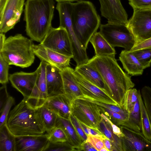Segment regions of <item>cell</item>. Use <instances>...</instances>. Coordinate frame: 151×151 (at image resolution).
Masks as SVG:
<instances>
[{"label": "cell", "mask_w": 151, "mask_h": 151, "mask_svg": "<svg viewBox=\"0 0 151 151\" xmlns=\"http://www.w3.org/2000/svg\"><path fill=\"white\" fill-rule=\"evenodd\" d=\"M14 98L9 96L2 109L0 110V127L6 123L10 112V110L12 106L14 104Z\"/></svg>", "instance_id": "obj_34"}, {"label": "cell", "mask_w": 151, "mask_h": 151, "mask_svg": "<svg viewBox=\"0 0 151 151\" xmlns=\"http://www.w3.org/2000/svg\"><path fill=\"white\" fill-rule=\"evenodd\" d=\"M55 1L58 2H73L74 1H78L80 0H55Z\"/></svg>", "instance_id": "obj_46"}, {"label": "cell", "mask_w": 151, "mask_h": 151, "mask_svg": "<svg viewBox=\"0 0 151 151\" xmlns=\"http://www.w3.org/2000/svg\"><path fill=\"white\" fill-rule=\"evenodd\" d=\"M71 110L78 121L89 127L100 131L99 125L103 118L99 105L80 97L71 102Z\"/></svg>", "instance_id": "obj_6"}, {"label": "cell", "mask_w": 151, "mask_h": 151, "mask_svg": "<svg viewBox=\"0 0 151 151\" xmlns=\"http://www.w3.org/2000/svg\"><path fill=\"white\" fill-rule=\"evenodd\" d=\"M5 125L15 137L38 136L44 134L36 109L23 99L9 112Z\"/></svg>", "instance_id": "obj_4"}, {"label": "cell", "mask_w": 151, "mask_h": 151, "mask_svg": "<svg viewBox=\"0 0 151 151\" xmlns=\"http://www.w3.org/2000/svg\"><path fill=\"white\" fill-rule=\"evenodd\" d=\"M38 69L31 73L23 71L14 73L9 76V80L12 86L20 92L26 100L31 96L35 86Z\"/></svg>", "instance_id": "obj_15"}, {"label": "cell", "mask_w": 151, "mask_h": 151, "mask_svg": "<svg viewBox=\"0 0 151 151\" xmlns=\"http://www.w3.org/2000/svg\"><path fill=\"white\" fill-rule=\"evenodd\" d=\"M129 4L133 9L151 10V0H128Z\"/></svg>", "instance_id": "obj_38"}, {"label": "cell", "mask_w": 151, "mask_h": 151, "mask_svg": "<svg viewBox=\"0 0 151 151\" xmlns=\"http://www.w3.org/2000/svg\"><path fill=\"white\" fill-rule=\"evenodd\" d=\"M40 44L58 53L73 58L70 40L66 29L64 27H52Z\"/></svg>", "instance_id": "obj_9"}, {"label": "cell", "mask_w": 151, "mask_h": 151, "mask_svg": "<svg viewBox=\"0 0 151 151\" xmlns=\"http://www.w3.org/2000/svg\"><path fill=\"white\" fill-rule=\"evenodd\" d=\"M119 58L128 74L134 76L142 74L145 68L132 52L125 50H122Z\"/></svg>", "instance_id": "obj_22"}, {"label": "cell", "mask_w": 151, "mask_h": 151, "mask_svg": "<svg viewBox=\"0 0 151 151\" xmlns=\"http://www.w3.org/2000/svg\"><path fill=\"white\" fill-rule=\"evenodd\" d=\"M102 138L91 135H88L86 141L90 143L97 151H100L101 149L106 147Z\"/></svg>", "instance_id": "obj_39"}, {"label": "cell", "mask_w": 151, "mask_h": 151, "mask_svg": "<svg viewBox=\"0 0 151 151\" xmlns=\"http://www.w3.org/2000/svg\"><path fill=\"white\" fill-rule=\"evenodd\" d=\"M34 53L41 61H44L60 70L70 66L72 57L67 56L46 47L41 44L33 45Z\"/></svg>", "instance_id": "obj_16"}, {"label": "cell", "mask_w": 151, "mask_h": 151, "mask_svg": "<svg viewBox=\"0 0 151 151\" xmlns=\"http://www.w3.org/2000/svg\"><path fill=\"white\" fill-rule=\"evenodd\" d=\"M102 139L105 146L109 151H114L113 146L111 141L106 137Z\"/></svg>", "instance_id": "obj_44"}, {"label": "cell", "mask_w": 151, "mask_h": 151, "mask_svg": "<svg viewBox=\"0 0 151 151\" xmlns=\"http://www.w3.org/2000/svg\"><path fill=\"white\" fill-rule=\"evenodd\" d=\"M73 73L77 84L84 95L83 96L106 104L119 106L105 91L86 80L75 70Z\"/></svg>", "instance_id": "obj_14"}, {"label": "cell", "mask_w": 151, "mask_h": 151, "mask_svg": "<svg viewBox=\"0 0 151 151\" xmlns=\"http://www.w3.org/2000/svg\"><path fill=\"white\" fill-rule=\"evenodd\" d=\"M88 62L98 70L109 90L110 96L123 108L127 92L132 88L135 84L130 76L119 65L115 55L100 57L95 55Z\"/></svg>", "instance_id": "obj_1"}, {"label": "cell", "mask_w": 151, "mask_h": 151, "mask_svg": "<svg viewBox=\"0 0 151 151\" xmlns=\"http://www.w3.org/2000/svg\"><path fill=\"white\" fill-rule=\"evenodd\" d=\"M99 32L112 47L130 50L136 44L135 38L126 25L107 23L101 24Z\"/></svg>", "instance_id": "obj_7"}, {"label": "cell", "mask_w": 151, "mask_h": 151, "mask_svg": "<svg viewBox=\"0 0 151 151\" xmlns=\"http://www.w3.org/2000/svg\"><path fill=\"white\" fill-rule=\"evenodd\" d=\"M32 41L20 34L9 36L0 50V55L9 65L28 67L35 59Z\"/></svg>", "instance_id": "obj_5"}, {"label": "cell", "mask_w": 151, "mask_h": 151, "mask_svg": "<svg viewBox=\"0 0 151 151\" xmlns=\"http://www.w3.org/2000/svg\"><path fill=\"white\" fill-rule=\"evenodd\" d=\"M90 42L94 48L96 56L100 57L115 55L114 47L109 44L99 32L93 34Z\"/></svg>", "instance_id": "obj_24"}, {"label": "cell", "mask_w": 151, "mask_h": 151, "mask_svg": "<svg viewBox=\"0 0 151 151\" xmlns=\"http://www.w3.org/2000/svg\"><path fill=\"white\" fill-rule=\"evenodd\" d=\"M46 70L47 97L64 94L61 70L48 64Z\"/></svg>", "instance_id": "obj_19"}, {"label": "cell", "mask_w": 151, "mask_h": 151, "mask_svg": "<svg viewBox=\"0 0 151 151\" xmlns=\"http://www.w3.org/2000/svg\"><path fill=\"white\" fill-rule=\"evenodd\" d=\"M146 48H151V38L136 43L131 51Z\"/></svg>", "instance_id": "obj_41"}, {"label": "cell", "mask_w": 151, "mask_h": 151, "mask_svg": "<svg viewBox=\"0 0 151 151\" xmlns=\"http://www.w3.org/2000/svg\"><path fill=\"white\" fill-rule=\"evenodd\" d=\"M24 0H6L0 11V33H5L20 21Z\"/></svg>", "instance_id": "obj_10"}, {"label": "cell", "mask_w": 151, "mask_h": 151, "mask_svg": "<svg viewBox=\"0 0 151 151\" xmlns=\"http://www.w3.org/2000/svg\"><path fill=\"white\" fill-rule=\"evenodd\" d=\"M106 122L110 126L112 132L115 134L120 138L124 136V135L120 127L113 123L110 119H109Z\"/></svg>", "instance_id": "obj_43"}, {"label": "cell", "mask_w": 151, "mask_h": 151, "mask_svg": "<svg viewBox=\"0 0 151 151\" xmlns=\"http://www.w3.org/2000/svg\"><path fill=\"white\" fill-rule=\"evenodd\" d=\"M6 39L4 33H0V50L2 48Z\"/></svg>", "instance_id": "obj_45"}, {"label": "cell", "mask_w": 151, "mask_h": 151, "mask_svg": "<svg viewBox=\"0 0 151 151\" xmlns=\"http://www.w3.org/2000/svg\"><path fill=\"white\" fill-rule=\"evenodd\" d=\"M6 0H0V11L2 9Z\"/></svg>", "instance_id": "obj_47"}, {"label": "cell", "mask_w": 151, "mask_h": 151, "mask_svg": "<svg viewBox=\"0 0 151 151\" xmlns=\"http://www.w3.org/2000/svg\"><path fill=\"white\" fill-rule=\"evenodd\" d=\"M45 151H73L72 147L68 143L65 142H49Z\"/></svg>", "instance_id": "obj_36"}, {"label": "cell", "mask_w": 151, "mask_h": 151, "mask_svg": "<svg viewBox=\"0 0 151 151\" xmlns=\"http://www.w3.org/2000/svg\"><path fill=\"white\" fill-rule=\"evenodd\" d=\"M121 126L125 127L137 132H142L141 111L139 98L129 113L128 119Z\"/></svg>", "instance_id": "obj_26"}, {"label": "cell", "mask_w": 151, "mask_h": 151, "mask_svg": "<svg viewBox=\"0 0 151 151\" xmlns=\"http://www.w3.org/2000/svg\"><path fill=\"white\" fill-rule=\"evenodd\" d=\"M74 69L70 67L62 70L64 94L71 102L84 96L77 82L74 74Z\"/></svg>", "instance_id": "obj_20"}, {"label": "cell", "mask_w": 151, "mask_h": 151, "mask_svg": "<svg viewBox=\"0 0 151 151\" xmlns=\"http://www.w3.org/2000/svg\"><path fill=\"white\" fill-rule=\"evenodd\" d=\"M101 16L108 23L126 25L128 21L127 14L120 0H99Z\"/></svg>", "instance_id": "obj_11"}, {"label": "cell", "mask_w": 151, "mask_h": 151, "mask_svg": "<svg viewBox=\"0 0 151 151\" xmlns=\"http://www.w3.org/2000/svg\"><path fill=\"white\" fill-rule=\"evenodd\" d=\"M72 18L74 33L86 50L91 38L101 24V18L91 2L80 0L73 3Z\"/></svg>", "instance_id": "obj_3"}, {"label": "cell", "mask_w": 151, "mask_h": 151, "mask_svg": "<svg viewBox=\"0 0 151 151\" xmlns=\"http://www.w3.org/2000/svg\"><path fill=\"white\" fill-rule=\"evenodd\" d=\"M140 92L151 125V88L145 86Z\"/></svg>", "instance_id": "obj_33"}, {"label": "cell", "mask_w": 151, "mask_h": 151, "mask_svg": "<svg viewBox=\"0 0 151 151\" xmlns=\"http://www.w3.org/2000/svg\"><path fill=\"white\" fill-rule=\"evenodd\" d=\"M124 135L121 137L123 151H151V141L142 132H137L123 126H119Z\"/></svg>", "instance_id": "obj_12"}, {"label": "cell", "mask_w": 151, "mask_h": 151, "mask_svg": "<svg viewBox=\"0 0 151 151\" xmlns=\"http://www.w3.org/2000/svg\"><path fill=\"white\" fill-rule=\"evenodd\" d=\"M55 5L54 0H27L25 2V31L32 40L40 43L52 27Z\"/></svg>", "instance_id": "obj_2"}, {"label": "cell", "mask_w": 151, "mask_h": 151, "mask_svg": "<svg viewBox=\"0 0 151 151\" xmlns=\"http://www.w3.org/2000/svg\"><path fill=\"white\" fill-rule=\"evenodd\" d=\"M0 151H16L15 137L9 132L5 124L0 127Z\"/></svg>", "instance_id": "obj_27"}, {"label": "cell", "mask_w": 151, "mask_h": 151, "mask_svg": "<svg viewBox=\"0 0 151 151\" xmlns=\"http://www.w3.org/2000/svg\"><path fill=\"white\" fill-rule=\"evenodd\" d=\"M48 134L49 136V141L50 142H67L66 134L63 129L61 127H56Z\"/></svg>", "instance_id": "obj_32"}, {"label": "cell", "mask_w": 151, "mask_h": 151, "mask_svg": "<svg viewBox=\"0 0 151 151\" xmlns=\"http://www.w3.org/2000/svg\"><path fill=\"white\" fill-rule=\"evenodd\" d=\"M47 64L41 61L37 68V79L32 94L29 99H25L27 103L35 109L43 106L47 98L46 70Z\"/></svg>", "instance_id": "obj_13"}, {"label": "cell", "mask_w": 151, "mask_h": 151, "mask_svg": "<svg viewBox=\"0 0 151 151\" xmlns=\"http://www.w3.org/2000/svg\"><path fill=\"white\" fill-rule=\"evenodd\" d=\"M99 107L101 111L106 115L113 123L118 126H122L129 119V116L114 112L106 108L101 106Z\"/></svg>", "instance_id": "obj_30"}, {"label": "cell", "mask_w": 151, "mask_h": 151, "mask_svg": "<svg viewBox=\"0 0 151 151\" xmlns=\"http://www.w3.org/2000/svg\"><path fill=\"white\" fill-rule=\"evenodd\" d=\"M100 151H109V150L106 147H105L101 149Z\"/></svg>", "instance_id": "obj_48"}, {"label": "cell", "mask_w": 151, "mask_h": 151, "mask_svg": "<svg viewBox=\"0 0 151 151\" xmlns=\"http://www.w3.org/2000/svg\"><path fill=\"white\" fill-rule=\"evenodd\" d=\"M131 52L133 53L145 69L150 66L151 48L142 49Z\"/></svg>", "instance_id": "obj_31"}, {"label": "cell", "mask_w": 151, "mask_h": 151, "mask_svg": "<svg viewBox=\"0 0 151 151\" xmlns=\"http://www.w3.org/2000/svg\"><path fill=\"white\" fill-rule=\"evenodd\" d=\"M56 127L62 128L67 138V142L72 147V149L77 147L82 143L69 119L58 116Z\"/></svg>", "instance_id": "obj_25"}, {"label": "cell", "mask_w": 151, "mask_h": 151, "mask_svg": "<svg viewBox=\"0 0 151 151\" xmlns=\"http://www.w3.org/2000/svg\"><path fill=\"white\" fill-rule=\"evenodd\" d=\"M74 70L86 80L105 91L110 96L109 90L101 74L93 65L87 62L76 66Z\"/></svg>", "instance_id": "obj_21"}, {"label": "cell", "mask_w": 151, "mask_h": 151, "mask_svg": "<svg viewBox=\"0 0 151 151\" xmlns=\"http://www.w3.org/2000/svg\"><path fill=\"white\" fill-rule=\"evenodd\" d=\"M48 133L38 136L15 137L16 151H44L48 145Z\"/></svg>", "instance_id": "obj_17"}, {"label": "cell", "mask_w": 151, "mask_h": 151, "mask_svg": "<svg viewBox=\"0 0 151 151\" xmlns=\"http://www.w3.org/2000/svg\"><path fill=\"white\" fill-rule=\"evenodd\" d=\"M138 98L141 111L142 132L147 139L151 141V125L139 90H138Z\"/></svg>", "instance_id": "obj_28"}, {"label": "cell", "mask_w": 151, "mask_h": 151, "mask_svg": "<svg viewBox=\"0 0 151 151\" xmlns=\"http://www.w3.org/2000/svg\"><path fill=\"white\" fill-rule=\"evenodd\" d=\"M126 26L134 36L136 44L151 38V10L133 9Z\"/></svg>", "instance_id": "obj_8"}, {"label": "cell", "mask_w": 151, "mask_h": 151, "mask_svg": "<svg viewBox=\"0 0 151 151\" xmlns=\"http://www.w3.org/2000/svg\"><path fill=\"white\" fill-rule=\"evenodd\" d=\"M69 120L82 142L86 141L87 139V135L83 130L78 120L72 114L70 115Z\"/></svg>", "instance_id": "obj_37"}, {"label": "cell", "mask_w": 151, "mask_h": 151, "mask_svg": "<svg viewBox=\"0 0 151 151\" xmlns=\"http://www.w3.org/2000/svg\"><path fill=\"white\" fill-rule=\"evenodd\" d=\"M78 121L83 130L87 135H91L101 138L105 137L100 131L89 127L82 122Z\"/></svg>", "instance_id": "obj_40"}, {"label": "cell", "mask_w": 151, "mask_h": 151, "mask_svg": "<svg viewBox=\"0 0 151 151\" xmlns=\"http://www.w3.org/2000/svg\"><path fill=\"white\" fill-rule=\"evenodd\" d=\"M71 102L64 94H61L47 97L43 105L58 116L69 119L71 114Z\"/></svg>", "instance_id": "obj_18"}, {"label": "cell", "mask_w": 151, "mask_h": 151, "mask_svg": "<svg viewBox=\"0 0 151 151\" xmlns=\"http://www.w3.org/2000/svg\"><path fill=\"white\" fill-rule=\"evenodd\" d=\"M36 110L42 127L45 132L49 133L56 127L58 115L44 105Z\"/></svg>", "instance_id": "obj_23"}, {"label": "cell", "mask_w": 151, "mask_h": 151, "mask_svg": "<svg viewBox=\"0 0 151 151\" xmlns=\"http://www.w3.org/2000/svg\"><path fill=\"white\" fill-rule=\"evenodd\" d=\"M138 99V90L132 88L128 90L125 94L123 108L129 114Z\"/></svg>", "instance_id": "obj_29"}, {"label": "cell", "mask_w": 151, "mask_h": 151, "mask_svg": "<svg viewBox=\"0 0 151 151\" xmlns=\"http://www.w3.org/2000/svg\"><path fill=\"white\" fill-rule=\"evenodd\" d=\"M9 96L6 85H3L0 88V110L2 109Z\"/></svg>", "instance_id": "obj_42"}, {"label": "cell", "mask_w": 151, "mask_h": 151, "mask_svg": "<svg viewBox=\"0 0 151 151\" xmlns=\"http://www.w3.org/2000/svg\"><path fill=\"white\" fill-rule=\"evenodd\" d=\"M9 65L0 55V83L2 85L9 81Z\"/></svg>", "instance_id": "obj_35"}]
</instances>
